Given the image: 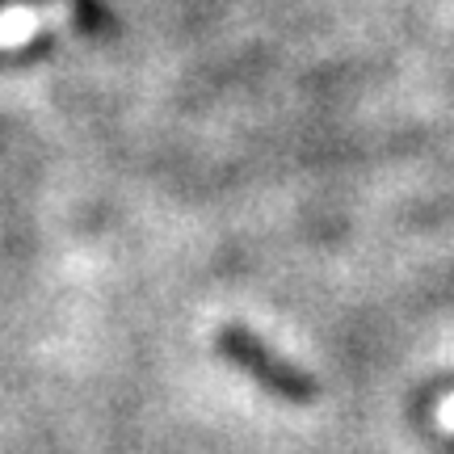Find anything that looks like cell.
<instances>
[{
  "mask_svg": "<svg viewBox=\"0 0 454 454\" xmlns=\"http://www.w3.org/2000/svg\"><path fill=\"white\" fill-rule=\"evenodd\" d=\"M215 349H219L236 371L253 374L265 391H274V395L291 400V404H308V400H316V391H320V383H316L299 362L274 354L257 333H248L244 325H223L219 328V333H215Z\"/></svg>",
  "mask_w": 454,
  "mask_h": 454,
  "instance_id": "1",
  "label": "cell"
},
{
  "mask_svg": "<svg viewBox=\"0 0 454 454\" xmlns=\"http://www.w3.org/2000/svg\"><path fill=\"white\" fill-rule=\"evenodd\" d=\"M446 395H454V379H446V383L438 387V400H446Z\"/></svg>",
  "mask_w": 454,
  "mask_h": 454,
  "instance_id": "2",
  "label": "cell"
}]
</instances>
